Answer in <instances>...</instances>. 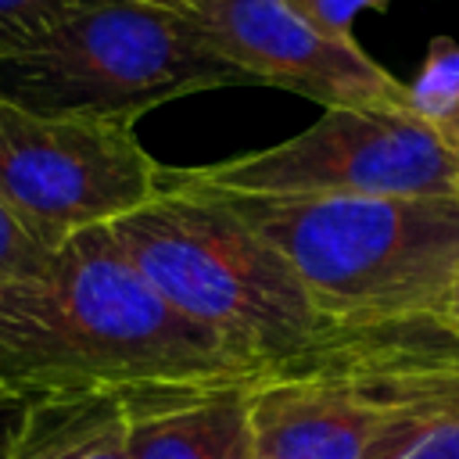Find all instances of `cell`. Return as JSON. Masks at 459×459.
Segmentation results:
<instances>
[{
  "mask_svg": "<svg viewBox=\"0 0 459 459\" xmlns=\"http://www.w3.org/2000/svg\"><path fill=\"white\" fill-rule=\"evenodd\" d=\"M255 373L265 369L179 316L108 226L68 237L32 273L0 287V387L25 402Z\"/></svg>",
  "mask_w": 459,
  "mask_h": 459,
  "instance_id": "1",
  "label": "cell"
},
{
  "mask_svg": "<svg viewBox=\"0 0 459 459\" xmlns=\"http://www.w3.org/2000/svg\"><path fill=\"white\" fill-rule=\"evenodd\" d=\"M108 230L179 316L255 369L298 359L337 326L276 244L215 194L158 179V194Z\"/></svg>",
  "mask_w": 459,
  "mask_h": 459,
  "instance_id": "2",
  "label": "cell"
},
{
  "mask_svg": "<svg viewBox=\"0 0 459 459\" xmlns=\"http://www.w3.org/2000/svg\"><path fill=\"white\" fill-rule=\"evenodd\" d=\"M215 197H222L269 244H276L316 308L333 323H377L441 312L459 276V194Z\"/></svg>",
  "mask_w": 459,
  "mask_h": 459,
  "instance_id": "3",
  "label": "cell"
},
{
  "mask_svg": "<svg viewBox=\"0 0 459 459\" xmlns=\"http://www.w3.org/2000/svg\"><path fill=\"white\" fill-rule=\"evenodd\" d=\"M219 86L251 82L151 0H72L43 32L0 50V100L36 115L133 126Z\"/></svg>",
  "mask_w": 459,
  "mask_h": 459,
  "instance_id": "4",
  "label": "cell"
},
{
  "mask_svg": "<svg viewBox=\"0 0 459 459\" xmlns=\"http://www.w3.org/2000/svg\"><path fill=\"white\" fill-rule=\"evenodd\" d=\"M161 179L273 197H455L459 154L416 104H348L326 108L283 143L197 169H161Z\"/></svg>",
  "mask_w": 459,
  "mask_h": 459,
  "instance_id": "5",
  "label": "cell"
},
{
  "mask_svg": "<svg viewBox=\"0 0 459 459\" xmlns=\"http://www.w3.org/2000/svg\"><path fill=\"white\" fill-rule=\"evenodd\" d=\"M158 179L161 165L133 126L36 115L0 100V204L43 251L147 204Z\"/></svg>",
  "mask_w": 459,
  "mask_h": 459,
  "instance_id": "6",
  "label": "cell"
},
{
  "mask_svg": "<svg viewBox=\"0 0 459 459\" xmlns=\"http://www.w3.org/2000/svg\"><path fill=\"white\" fill-rule=\"evenodd\" d=\"M172 11L215 57L233 65L251 86H280L319 100L412 104L405 82L384 72L351 36H326L287 0H151Z\"/></svg>",
  "mask_w": 459,
  "mask_h": 459,
  "instance_id": "7",
  "label": "cell"
},
{
  "mask_svg": "<svg viewBox=\"0 0 459 459\" xmlns=\"http://www.w3.org/2000/svg\"><path fill=\"white\" fill-rule=\"evenodd\" d=\"M384 416L312 348L251 391L255 459H366Z\"/></svg>",
  "mask_w": 459,
  "mask_h": 459,
  "instance_id": "8",
  "label": "cell"
},
{
  "mask_svg": "<svg viewBox=\"0 0 459 459\" xmlns=\"http://www.w3.org/2000/svg\"><path fill=\"white\" fill-rule=\"evenodd\" d=\"M262 380H197L122 394L133 459H255L251 391Z\"/></svg>",
  "mask_w": 459,
  "mask_h": 459,
  "instance_id": "9",
  "label": "cell"
},
{
  "mask_svg": "<svg viewBox=\"0 0 459 459\" xmlns=\"http://www.w3.org/2000/svg\"><path fill=\"white\" fill-rule=\"evenodd\" d=\"M7 459H133L122 394H54L29 402Z\"/></svg>",
  "mask_w": 459,
  "mask_h": 459,
  "instance_id": "10",
  "label": "cell"
},
{
  "mask_svg": "<svg viewBox=\"0 0 459 459\" xmlns=\"http://www.w3.org/2000/svg\"><path fill=\"white\" fill-rule=\"evenodd\" d=\"M412 104L434 122L441 111H448L459 100V50L448 39H437L430 57H427V72L420 82L409 86Z\"/></svg>",
  "mask_w": 459,
  "mask_h": 459,
  "instance_id": "11",
  "label": "cell"
},
{
  "mask_svg": "<svg viewBox=\"0 0 459 459\" xmlns=\"http://www.w3.org/2000/svg\"><path fill=\"white\" fill-rule=\"evenodd\" d=\"M72 0H0V50L22 47L43 32Z\"/></svg>",
  "mask_w": 459,
  "mask_h": 459,
  "instance_id": "12",
  "label": "cell"
},
{
  "mask_svg": "<svg viewBox=\"0 0 459 459\" xmlns=\"http://www.w3.org/2000/svg\"><path fill=\"white\" fill-rule=\"evenodd\" d=\"M47 255L50 251H43L22 230V222L0 204V287L11 283V280H18V276H25V273H32Z\"/></svg>",
  "mask_w": 459,
  "mask_h": 459,
  "instance_id": "13",
  "label": "cell"
},
{
  "mask_svg": "<svg viewBox=\"0 0 459 459\" xmlns=\"http://www.w3.org/2000/svg\"><path fill=\"white\" fill-rule=\"evenodd\" d=\"M305 22L326 36H351V22L362 11H384L391 0H287Z\"/></svg>",
  "mask_w": 459,
  "mask_h": 459,
  "instance_id": "14",
  "label": "cell"
},
{
  "mask_svg": "<svg viewBox=\"0 0 459 459\" xmlns=\"http://www.w3.org/2000/svg\"><path fill=\"white\" fill-rule=\"evenodd\" d=\"M398 459H459V420L430 430L416 445H409Z\"/></svg>",
  "mask_w": 459,
  "mask_h": 459,
  "instance_id": "15",
  "label": "cell"
},
{
  "mask_svg": "<svg viewBox=\"0 0 459 459\" xmlns=\"http://www.w3.org/2000/svg\"><path fill=\"white\" fill-rule=\"evenodd\" d=\"M25 412H29V402L18 398V394H7L0 387V459L11 455V445H14V437L25 423Z\"/></svg>",
  "mask_w": 459,
  "mask_h": 459,
  "instance_id": "16",
  "label": "cell"
},
{
  "mask_svg": "<svg viewBox=\"0 0 459 459\" xmlns=\"http://www.w3.org/2000/svg\"><path fill=\"white\" fill-rule=\"evenodd\" d=\"M434 126L445 133V140L455 147V154H459V100L448 108V111H441L437 118H434Z\"/></svg>",
  "mask_w": 459,
  "mask_h": 459,
  "instance_id": "17",
  "label": "cell"
},
{
  "mask_svg": "<svg viewBox=\"0 0 459 459\" xmlns=\"http://www.w3.org/2000/svg\"><path fill=\"white\" fill-rule=\"evenodd\" d=\"M455 326H459V276H455V283H452V290H448V298H445V308H441Z\"/></svg>",
  "mask_w": 459,
  "mask_h": 459,
  "instance_id": "18",
  "label": "cell"
}]
</instances>
